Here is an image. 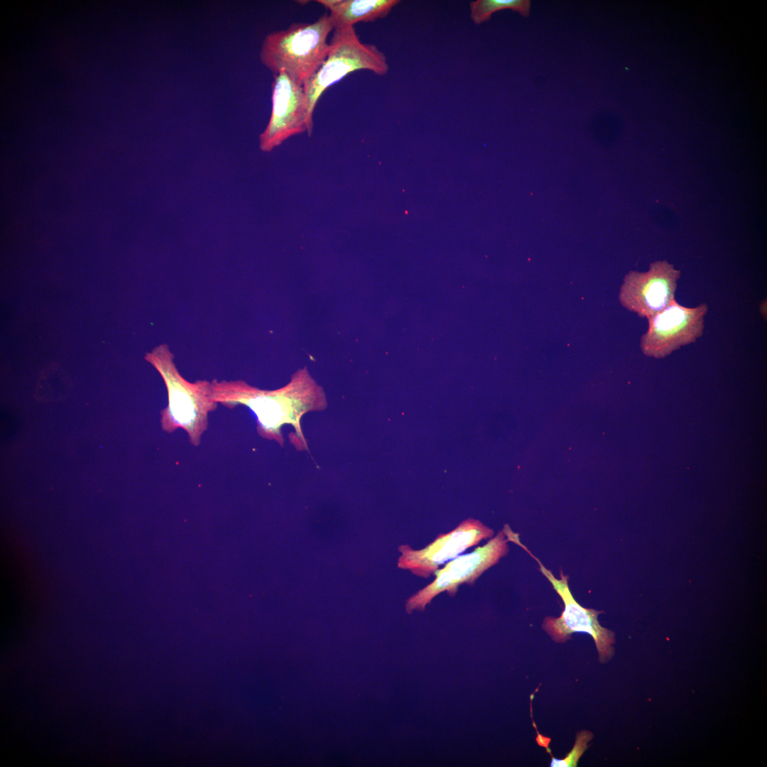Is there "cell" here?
Here are the masks:
<instances>
[{
	"instance_id": "cell-7",
	"label": "cell",
	"mask_w": 767,
	"mask_h": 767,
	"mask_svg": "<svg viewBox=\"0 0 767 767\" xmlns=\"http://www.w3.org/2000/svg\"><path fill=\"white\" fill-rule=\"evenodd\" d=\"M708 306L694 308L679 304L675 299L665 309L648 319V328L641 338L644 355L663 359L672 352L696 342L702 335Z\"/></svg>"
},
{
	"instance_id": "cell-3",
	"label": "cell",
	"mask_w": 767,
	"mask_h": 767,
	"mask_svg": "<svg viewBox=\"0 0 767 767\" xmlns=\"http://www.w3.org/2000/svg\"><path fill=\"white\" fill-rule=\"evenodd\" d=\"M212 396L217 403L249 407L266 434L278 435L283 425H298L300 415L310 408L317 391L307 379H299L276 391L251 387L242 381L213 380Z\"/></svg>"
},
{
	"instance_id": "cell-8",
	"label": "cell",
	"mask_w": 767,
	"mask_h": 767,
	"mask_svg": "<svg viewBox=\"0 0 767 767\" xmlns=\"http://www.w3.org/2000/svg\"><path fill=\"white\" fill-rule=\"evenodd\" d=\"M273 76L271 113L259 138V148L263 152L271 151L294 135L306 132L311 136L313 129L303 87L295 83L283 71Z\"/></svg>"
},
{
	"instance_id": "cell-10",
	"label": "cell",
	"mask_w": 767,
	"mask_h": 767,
	"mask_svg": "<svg viewBox=\"0 0 767 767\" xmlns=\"http://www.w3.org/2000/svg\"><path fill=\"white\" fill-rule=\"evenodd\" d=\"M680 271L666 260L656 261L646 272L632 271L624 277L619 299L625 308L649 319L675 300Z\"/></svg>"
},
{
	"instance_id": "cell-9",
	"label": "cell",
	"mask_w": 767,
	"mask_h": 767,
	"mask_svg": "<svg viewBox=\"0 0 767 767\" xmlns=\"http://www.w3.org/2000/svg\"><path fill=\"white\" fill-rule=\"evenodd\" d=\"M494 534V531L480 521L468 518L449 533L439 535L422 549L414 550L408 545H400L398 550L401 555L398 567L408 570L418 577L428 578L434 575L440 565L453 560L482 540L491 538Z\"/></svg>"
},
{
	"instance_id": "cell-12",
	"label": "cell",
	"mask_w": 767,
	"mask_h": 767,
	"mask_svg": "<svg viewBox=\"0 0 767 767\" xmlns=\"http://www.w3.org/2000/svg\"><path fill=\"white\" fill-rule=\"evenodd\" d=\"M530 8L529 0H476L469 3V16L478 25L489 20L493 13L503 9H511L528 16Z\"/></svg>"
},
{
	"instance_id": "cell-1",
	"label": "cell",
	"mask_w": 767,
	"mask_h": 767,
	"mask_svg": "<svg viewBox=\"0 0 767 767\" xmlns=\"http://www.w3.org/2000/svg\"><path fill=\"white\" fill-rule=\"evenodd\" d=\"M334 27L329 13L315 21L293 23L268 33L259 52L261 62L273 75L283 71L303 86L318 71L330 51L327 37Z\"/></svg>"
},
{
	"instance_id": "cell-11",
	"label": "cell",
	"mask_w": 767,
	"mask_h": 767,
	"mask_svg": "<svg viewBox=\"0 0 767 767\" xmlns=\"http://www.w3.org/2000/svg\"><path fill=\"white\" fill-rule=\"evenodd\" d=\"M330 11L334 29L354 26L359 22H372L385 18L399 0H317Z\"/></svg>"
},
{
	"instance_id": "cell-2",
	"label": "cell",
	"mask_w": 767,
	"mask_h": 767,
	"mask_svg": "<svg viewBox=\"0 0 767 767\" xmlns=\"http://www.w3.org/2000/svg\"><path fill=\"white\" fill-rule=\"evenodd\" d=\"M145 359L158 371L167 389L168 403L161 411L162 429L172 433L182 428L187 433L190 442L197 446L208 428L209 413L217 406L212 396L211 382H190L184 379L167 344L156 347Z\"/></svg>"
},
{
	"instance_id": "cell-4",
	"label": "cell",
	"mask_w": 767,
	"mask_h": 767,
	"mask_svg": "<svg viewBox=\"0 0 767 767\" xmlns=\"http://www.w3.org/2000/svg\"><path fill=\"white\" fill-rule=\"evenodd\" d=\"M329 43L324 63L303 85L312 124L315 107L327 88L354 71L366 70L382 76L389 70L386 54L376 45L361 41L354 26L333 30Z\"/></svg>"
},
{
	"instance_id": "cell-5",
	"label": "cell",
	"mask_w": 767,
	"mask_h": 767,
	"mask_svg": "<svg viewBox=\"0 0 767 767\" xmlns=\"http://www.w3.org/2000/svg\"><path fill=\"white\" fill-rule=\"evenodd\" d=\"M514 543L524 549L538 562L539 570L551 583L564 603V610L559 617L545 618L542 624L545 631L557 643L565 642L575 632L587 633L594 641L599 661L606 663L609 660L614 653L613 644L615 643V634L599 624L597 617L603 611L582 606L571 594L567 575L560 570V579H557L552 572L521 543L519 538L516 539Z\"/></svg>"
},
{
	"instance_id": "cell-13",
	"label": "cell",
	"mask_w": 767,
	"mask_h": 767,
	"mask_svg": "<svg viewBox=\"0 0 767 767\" xmlns=\"http://www.w3.org/2000/svg\"><path fill=\"white\" fill-rule=\"evenodd\" d=\"M593 734L587 730L578 732L572 750L562 759L552 756L551 767H576L577 762L587 749V744L592 739Z\"/></svg>"
},
{
	"instance_id": "cell-14",
	"label": "cell",
	"mask_w": 767,
	"mask_h": 767,
	"mask_svg": "<svg viewBox=\"0 0 767 767\" xmlns=\"http://www.w3.org/2000/svg\"><path fill=\"white\" fill-rule=\"evenodd\" d=\"M295 2H297V3L300 4L304 5V4H306L309 1H296Z\"/></svg>"
},
{
	"instance_id": "cell-6",
	"label": "cell",
	"mask_w": 767,
	"mask_h": 767,
	"mask_svg": "<svg viewBox=\"0 0 767 767\" xmlns=\"http://www.w3.org/2000/svg\"><path fill=\"white\" fill-rule=\"evenodd\" d=\"M508 541L506 524L485 545L449 561L444 567L435 571V580L431 583L407 599V613L410 614L416 609L423 611L426 605L441 592H446L454 597L459 585L472 584L483 572L507 555Z\"/></svg>"
}]
</instances>
